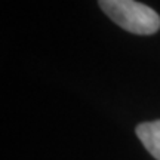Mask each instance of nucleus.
Masks as SVG:
<instances>
[{
  "mask_svg": "<svg viewBox=\"0 0 160 160\" xmlns=\"http://www.w3.org/2000/svg\"><path fill=\"white\" fill-rule=\"evenodd\" d=\"M98 5L113 22L129 33L150 36L160 28L157 12L137 0H98Z\"/></svg>",
  "mask_w": 160,
  "mask_h": 160,
  "instance_id": "1",
  "label": "nucleus"
},
{
  "mask_svg": "<svg viewBox=\"0 0 160 160\" xmlns=\"http://www.w3.org/2000/svg\"><path fill=\"white\" fill-rule=\"evenodd\" d=\"M137 135L150 154L160 160V120L141 123L137 128Z\"/></svg>",
  "mask_w": 160,
  "mask_h": 160,
  "instance_id": "2",
  "label": "nucleus"
}]
</instances>
